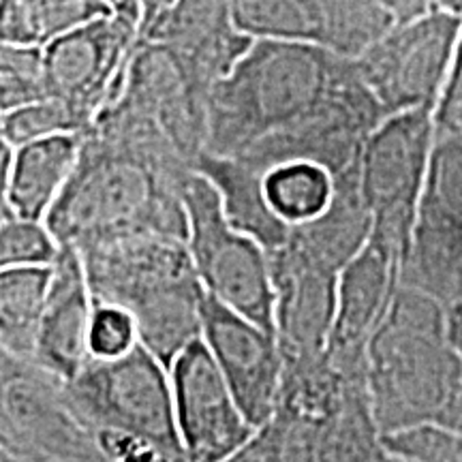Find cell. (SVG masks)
I'll return each instance as SVG.
<instances>
[{"instance_id":"10","label":"cell","mask_w":462,"mask_h":462,"mask_svg":"<svg viewBox=\"0 0 462 462\" xmlns=\"http://www.w3.org/2000/svg\"><path fill=\"white\" fill-rule=\"evenodd\" d=\"M435 109L392 114L381 123L360 157V182L373 212V240L407 255L415 212L424 190L432 146Z\"/></svg>"},{"instance_id":"23","label":"cell","mask_w":462,"mask_h":462,"mask_svg":"<svg viewBox=\"0 0 462 462\" xmlns=\"http://www.w3.org/2000/svg\"><path fill=\"white\" fill-rule=\"evenodd\" d=\"M296 245L321 263L343 273L345 265L373 238V212L364 198L360 163L334 178L330 204L310 221L291 225Z\"/></svg>"},{"instance_id":"21","label":"cell","mask_w":462,"mask_h":462,"mask_svg":"<svg viewBox=\"0 0 462 462\" xmlns=\"http://www.w3.org/2000/svg\"><path fill=\"white\" fill-rule=\"evenodd\" d=\"M95 315L82 257L73 246L62 245L51 265V282L39 326L34 362L60 379H73L90 360V328Z\"/></svg>"},{"instance_id":"11","label":"cell","mask_w":462,"mask_h":462,"mask_svg":"<svg viewBox=\"0 0 462 462\" xmlns=\"http://www.w3.org/2000/svg\"><path fill=\"white\" fill-rule=\"evenodd\" d=\"M462 15L430 11L398 20L360 56L357 73L390 116L435 109L452 71Z\"/></svg>"},{"instance_id":"12","label":"cell","mask_w":462,"mask_h":462,"mask_svg":"<svg viewBox=\"0 0 462 462\" xmlns=\"http://www.w3.org/2000/svg\"><path fill=\"white\" fill-rule=\"evenodd\" d=\"M404 285L456 309L462 300V133L439 129L415 212Z\"/></svg>"},{"instance_id":"17","label":"cell","mask_w":462,"mask_h":462,"mask_svg":"<svg viewBox=\"0 0 462 462\" xmlns=\"http://www.w3.org/2000/svg\"><path fill=\"white\" fill-rule=\"evenodd\" d=\"M274 334L285 362L326 354L337 317L340 273L287 238L270 251Z\"/></svg>"},{"instance_id":"26","label":"cell","mask_w":462,"mask_h":462,"mask_svg":"<svg viewBox=\"0 0 462 462\" xmlns=\"http://www.w3.org/2000/svg\"><path fill=\"white\" fill-rule=\"evenodd\" d=\"M103 15L112 14L92 0H0V43L45 48Z\"/></svg>"},{"instance_id":"34","label":"cell","mask_w":462,"mask_h":462,"mask_svg":"<svg viewBox=\"0 0 462 462\" xmlns=\"http://www.w3.org/2000/svg\"><path fill=\"white\" fill-rule=\"evenodd\" d=\"M435 120L439 129L462 133V31L454 54L452 71H449L446 88H443L441 99L435 107Z\"/></svg>"},{"instance_id":"33","label":"cell","mask_w":462,"mask_h":462,"mask_svg":"<svg viewBox=\"0 0 462 462\" xmlns=\"http://www.w3.org/2000/svg\"><path fill=\"white\" fill-rule=\"evenodd\" d=\"M140 343L133 317L118 306L95 304L90 328L92 357H116Z\"/></svg>"},{"instance_id":"28","label":"cell","mask_w":462,"mask_h":462,"mask_svg":"<svg viewBox=\"0 0 462 462\" xmlns=\"http://www.w3.org/2000/svg\"><path fill=\"white\" fill-rule=\"evenodd\" d=\"M50 99L45 50L0 43V114Z\"/></svg>"},{"instance_id":"2","label":"cell","mask_w":462,"mask_h":462,"mask_svg":"<svg viewBox=\"0 0 462 462\" xmlns=\"http://www.w3.org/2000/svg\"><path fill=\"white\" fill-rule=\"evenodd\" d=\"M78 253L95 304L126 310L140 343L167 368L201 338L208 293L187 240L146 231L97 242Z\"/></svg>"},{"instance_id":"5","label":"cell","mask_w":462,"mask_h":462,"mask_svg":"<svg viewBox=\"0 0 462 462\" xmlns=\"http://www.w3.org/2000/svg\"><path fill=\"white\" fill-rule=\"evenodd\" d=\"M270 421L285 462H373L383 449L366 368H345L328 354L285 362L281 401Z\"/></svg>"},{"instance_id":"39","label":"cell","mask_w":462,"mask_h":462,"mask_svg":"<svg viewBox=\"0 0 462 462\" xmlns=\"http://www.w3.org/2000/svg\"><path fill=\"white\" fill-rule=\"evenodd\" d=\"M373 462H415V460L404 458V456H401V454L390 452V449L383 446V449H381V452L377 454V458H374Z\"/></svg>"},{"instance_id":"40","label":"cell","mask_w":462,"mask_h":462,"mask_svg":"<svg viewBox=\"0 0 462 462\" xmlns=\"http://www.w3.org/2000/svg\"><path fill=\"white\" fill-rule=\"evenodd\" d=\"M452 334H454L456 345H458V349L462 351V326L454 319V317H452Z\"/></svg>"},{"instance_id":"18","label":"cell","mask_w":462,"mask_h":462,"mask_svg":"<svg viewBox=\"0 0 462 462\" xmlns=\"http://www.w3.org/2000/svg\"><path fill=\"white\" fill-rule=\"evenodd\" d=\"M118 99L148 114L198 167L208 142L210 90L187 71L173 51L154 42L137 45Z\"/></svg>"},{"instance_id":"24","label":"cell","mask_w":462,"mask_h":462,"mask_svg":"<svg viewBox=\"0 0 462 462\" xmlns=\"http://www.w3.org/2000/svg\"><path fill=\"white\" fill-rule=\"evenodd\" d=\"M198 171L215 184L221 195L223 212L236 229L274 251L285 245L291 225L276 215L265 195V173L238 157L201 154Z\"/></svg>"},{"instance_id":"19","label":"cell","mask_w":462,"mask_h":462,"mask_svg":"<svg viewBox=\"0 0 462 462\" xmlns=\"http://www.w3.org/2000/svg\"><path fill=\"white\" fill-rule=\"evenodd\" d=\"M404 259L373 240L338 276L337 317L326 354L346 368H366L368 343L379 330L402 287Z\"/></svg>"},{"instance_id":"16","label":"cell","mask_w":462,"mask_h":462,"mask_svg":"<svg viewBox=\"0 0 462 462\" xmlns=\"http://www.w3.org/2000/svg\"><path fill=\"white\" fill-rule=\"evenodd\" d=\"M201 340L246 418L257 429L268 424L279 407L285 381V356L276 334L208 296Z\"/></svg>"},{"instance_id":"4","label":"cell","mask_w":462,"mask_h":462,"mask_svg":"<svg viewBox=\"0 0 462 462\" xmlns=\"http://www.w3.org/2000/svg\"><path fill=\"white\" fill-rule=\"evenodd\" d=\"M351 58L319 45L255 39L208 99L204 154L240 157L315 107Z\"/></svg>"},{"instance_id":"8","label":"cell","mask_w":462,"mask_h":462,"mask_svg":"<svg viewBox=\"0 0 462 462\" xmlns=\"http://www.w3.org/2000/svg\"><path fill=\"white\" fill-rule=\"evenodd\" d=\"M390 118L373 90L357 73L354 58L323 99L238 159L268 173L285 163H313L334 178L360 163L368 137Z\"/></svg>"},{"instance_id":"14","label":"cell","mask_w":462,"mask_h":462,"mask_svg":"<svg viewBox=\"0 0 462 462\" xmlns=\"http://www.w3.org/2000/svg\"><path fill=\"white\" fill-rule=\"evenodd\" d=\"M234 22L251 39L319 45L357 58L394 24L379 0H231Z\"/></svg>"},{"instance_id":"22","label":"cell","mask_w":462,"mask_h":462,"mask_svg":"<svg viewBox=\"0 0 462 462\" xmlns=\"http://www.w3.org/2000/svg\"><path fill=\"white\" fill-rule=\"evenodd\" d=\"M84 133H62L15 148L0 204L17 217L45 221L78 165Z\"/></svg>"},{"instance_id":"36","label":"cell","mask_w":462,"mask_h":462,"mask_svg":"<svg viewBox=\"0 0 462 462\" xmlns=\"http://www.w3.org/2000/svg\"><path fill=\"white\" fill-rule=\"evenodd\" d=\"M379 3L394 15L396 22L430 11H452L462 15V0H379Z\"/></svg>"},{"instance_id":"29","label":"cell","mask_w":462,"mask_h":462,"mask_svg":"<svg viewBox=\"0 0 462 462\" xmlns=\"http://www.w3.org/2000/svg\"><path fill=\"white\" fill-rule=\"evenodd\" d=\"M0 268L42 265L50 268L60 255L62 245L45 221L17 217L9 206L0 204Z\"/></svg>"},{"instance_id":"27","label":"cell","mask_w":462,"mask_h":462,"mask_svg":"<svg viewBox=\"0 0 462 462\" xmlns=\"http://www.w3.org/2000/svg\"><path fill=\"white\" fill-rule=\"evenodd\" d=\"M334 193V176L313 163H285L265 173V195L289 225L310 221L326 210Z\"/></svg>"},{"instance_id":"32","label":"cell","mask_w":462,"mask_h":462,"mask_svg":"<svg viewBox=\"0 0 462 462\" xmlns=\"http://www.w3.org/2000/svg\"><path fill=\"white\" fill-rule=\"evenodd\" d=\"M95 435L106 462H195L182 443L114 430Z\"/></svg>"},{"instance_id":"37","label":"cell","mask_w":462,"mask_h":462,"mask_svg":"<svg viewBox=\"0 0 462 462\" xmlns=\"http://www.w3.org/2000/svg\"><path fill=\"white\" fill-rule=\"evenodd\" d=\"M92 3L106 7L109 14L116 17H123L126 22L140 26L142 31V5L140 0H92Z\"/></svg>"},{"instance_id":"42","label":"cell","mask_w":462,"mask_h":462,"mask_svg":"<svg viewBox=\"0 0 462 462\" xmlns=\"http://www.w3.org/2000/svg\"><path fill=\"white\" fill-rule=\"evenodd\" d=\"M0 462H24V460L15 458V456H11L7 452H0Z\"/></svg>"},{"instance_id":"41","label":"cell","mask_w":462,"mask_h":462,"mask_svg":"<svg viewBox=\"0 0 462 462\" xmlns=\"http://www.w3.org/2000/svg\"><path fill=\"white\" fill-rule=\"evenodd\" d=\"M452 317L462 326V300L458 302V306H456V309H452Z\"/></svg>"},{"instance_id":"20","label":"cell","mask_w":462,"mask_h":462,"mask_svg":"<svg viewBox=\"0 0 462 462\" xmlns=\"http://www.w3.org/2000/svg\"><path fill=\"white\" fill-rule=\"evenodd\" d=\"M142 42L165 45L212 92L255 39L236 26L231 0H176L150 24Z\"/></svg>"},{"instance_id":"35","label":"cell","mask_w":462,"mask_h":462,"mask_svg":"<svg viewBox=\"0 0 462 462\" xmlns=\"http://www.w3.org/2000/svg\"><path fill=\"white\" fill-rule=\"evenodd\" d=\"M223 462H285V454H282L281 437L276 432V426L273 421L259 426L255 435Z\"/></svg>"},{"instance_id":"1","label":"cell","mask_w":462,"mask_h":462,"mask_svg":"<svg viewBox=\"0 0 462 462\" xmlns=\"http://www.w3.org/2000/svg\"><path fill=\"white\" fill-rule=\"evenodd\" d=\"M366 381L383 435L420 424L462 432V351L452 309L402 282L368 343Z\"/></svg>"},{"instance_id":"15","label":"cell","mask_w":462,"mask_h":462,"mask_svg":"<svg viewBox=\"0 0 462 462\" xmlns=\"http://www.w3.org/2000/svg\"><path fill=\"white\" fill-rule=\"evenodd\" d=\"M170 373L178 432L195 462H223L255 435L204 340L189 345Z\"/></svg>"},{"instance_id":"6","label":"cell","mask_w":462,"mask_h":462,"mask_svg":"<svg viewBox=\"0 0 462 462\" xmlns=\"http://www.w3.org/2000/svg\"><path fill=\"white\" fill-rule=\"evenodd\" d=\"M187 245L206 293L236 313L274 332V287L270 251L236 229L223 212L221 195L195 171L184 189Z\"/></svg>"},{"instance_id":"7","label":"cell","mask_w":462,"mask_h":462,"mask_svg":"<svg viewBox=\"0 0 462 462\" xmlns=\"http://www.w3.org/2000/svg\"><path fill=\"white\" fill-rule=\"evenodd\" d=\"M0 452L24 462H106L67 381L9 354H0Z\"/></svg>"},{"instance_id":"25","label":"cell","mask_w":462,"mask_h":462,"mask_svg":"<svg viewBox=\"0 0 462 462\" xmlns=\"http://www.w3.org/2000/svg\"><path fill=\"white\" fill-rule=\"evenodd\" d=\"M51 265L0 268V354L34 360Z\"/></svg>"},{"instance_id":"30","label":"cell","mask_w":462,"mask_h":462,"mask_svg":"<svg viewBox=\"0 0 462 462\" xmlns=\"http://www.w3.org/2000/svg\"><path fill=\"white\" fill-rule=\"evenodd\" d=\"M88 125L69 103L60 99H43L31 106L17 107L14 112L0 114V140L14 148L43 137L62 133H86Z\"/></svg>"},{"instance_id":"38","label":"cell","mask_w":462,"mask_h":462,"mask_svg":"<svg viewBox=\"0 0 462 462\" xmlns=\"http://www.w3.org/2000/svg\"><path fill=\"white\" fill-rule=\"evenodd\" d=\"M176 0H140L142 5V37L143 32L148 31L150 24H152L157 17L163 14L165 9H170Z\"/></svg>"},{"instance_id":"9","label":"cell","mask_w":462,"mask_h":462,"mask_svg":"<svg viewBox=\"0 0 462 462\" xmlns=\"http://www.w3.org/2000/svg\"><path fill=\"white\" fill-rule=\"evenodd\" d=\"M67 390L75 411L95 432H131L182 443L170 368L142 343L123 356L90 357L67 381Z\"/></svg>"},{"instance_id":"3","label":"cell","mask_w":462,"mask_h":462,"mask_svg":"<svg viewBox=\"0 0 462 462\" xmlns=\"http://www.w3.org/2000/svg\"><path fill=\"white\" fill-rule=\"evenodd\" d=\"M187 184L189 180H178L146 159L86 131L78 165L45 225L60 245L75 251L146 231L187 240Z\"/></svg>"},{"instance_id":"31","label":"cell","mask_w":462,"mask_h":462,"mask_svg":"<svg viewBox=\"0 0 462 462\" xmlns=\"http://www.w3.org/2000/svg\"><path fill=\"white\" fill-rule=\"evenodd\" d=\"M383 446L415 462H462V432L441 424H420L383 435Z\"/></svg>"},{"instance_id":"13","label":"cell","mask_w":462,"mask_h":462,"mask_svg":"<svg viewBox=\"0 0 462 462\" xmlns=\"http://www.w3.org/2000/svg\"><path fill=\"white\" fill-rule=\"evenodd\" d=\"M140 26L103 15L45 45L50 99L71 106L88 125L118 99L137 45Z\"/></svg>"}]
</instances>
